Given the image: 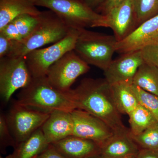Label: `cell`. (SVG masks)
Segmentation results:
<instances>
[{
  "mask_svg": "<svg viewBox=\"0 0 158 158\" xmlns=\"http://www.w3.org/2000/svg\"><path fill=\"white\" fill-rule=\"evenodd\" d=\"M117 42L114 35L81 29L74 51L88 65L105 71L113 60Z\"/></svg>",
  "mask_w": 158,
  "mask_h": 158,
  "instance_id": "277c9868",
  "label": "cell"
},
{
  "mask_svg": "<svg viewBox=\"0 0 158 158\" xmlns=\"http://www.w3.org/2000/svg\"><path fill=\"white\" fill-rule=\"evenodd\" d=\"M49 144L40 127L25 140L18 143L13 152L5 158H35Z\"/></svg>",
  "mask_w": 158,
  "mask_h": 158,
  "instance_id": "ac0fdd59",
  "label": "cell"
},
{
  "mask_svg": "<svg viewBox=\"0 0 158 158\" xmlns=\"http://www.w3.org/2000/svg\"><path fill=\"white\" fill-rule=\"evenodd\" d=\"M35 158H65L57 152L52 144Z\"/></svg>",
  "mask_w": 158,
  "mask_h": 158,
  "instance_id": "4dcf8cb0",
  "label": "cell"
},
{
  "mask_svg": "<svg viewBox=\"0 0 158 158\" xmlns=\"http://www.w3.org/2000/svg\"><path fill=\"white\" fill-rule=\"evenodd\" d=\"M51 144L65 158H88L100 152V144L74 135L68 136Z\"/></svg>",
  "mask_w": 158,
  "mask_h": 158,
  "instance_id": "5bb4252c",
  "label": "cell"
},
{
  "mask_svg": "<svg viewBox=\"0 0 158 158\" xmlns=\"http://www.w3.org/2000/svg\"><path fill=\"white\" fill-rule=\"evenodd\" d=\"M0 34H2L7 38L15 41L20 42L22 40L16 27L12 22L0 29Z\"/></svg>",
  "mask_w": 158,
  "mask_h": 158,
  "instance_id": "f1b7e54d",
  "label": "cell"
},
{
  "mask_svg": "<svg viewBox=\"0 0 158 158\" xmlns=\"http://www.w3.org/2000/svg\"><path fill=\"white\" fill-rule=\"evenodd\" d=\"M140 149L128 130L115 133L102 144L100 154L103 158H124L138 156Z\"/></svg>",
  "mask_w": 158,
  "mask_h": 158,
  "instance_id": "9a60e30c",
  "label": "cell"
},
{
  "mask_svg": "<svg viewBox=\"0 0 158 158\" xmlns=\"http://www.w3.org/2000/svg\"><path fill=\"white\" fill-rule=\"evenodd\" d=\"M124 158H137V156H131L127 157Z\"/></svg>",
  "mask_w": 158,
  "mask_h": 158,
  "instance_id": "d590c367",
  "label": "cell"
},
{
  "mask_svg": "<svg viewBox=\"0 0 158 158\" xmlns=\"http://www.w3.org/2000/svg\"><path fill=\"white\" fill-rule=\"evenodd\" d=\"M130 132L132 135H137L158 122L147 109L139 104L128 115Z\"/></svg>",
  "mask_w": 158,
  "mask_h": 158,
  "instance_id": "44dd1931",
  "label": "cell"
},
{
  "mask_svg": "<svg viewBox=\"0 0 158 158\" xmlns=\"http://www.w3.org/2000/svg\"><path fill=\"white\" fill-rule=\"evenodd\" d=\"M41 11L29 0H0V29L19 15L38 16Z\"/></svg>",
  "mask_w": 158,
  "mask_h": 158,
  "instance_id": "e0dca14e",
  "label": "cell"
},
{
  "mask_svg": "<svg viewBox=\"0 0 158 158\" xmlns=\"http://www.w3.org/2000/svg\"><path fill=\"white\" fill-rule=\"evenodd\" d=\"M132 85L123 82L111 85L114 102L121 114L128 115L139 104Z\"/></svg>",
  "mask_w": 158,
  "mask_h": 158,
  "instance_id": "d6986e66",
  "label": "cell"
},
{
  "mask_svg": "<svg viewBox=\"0 0 158 158\" xmlns=\"http://www.w3.org/2000/svg\"><path fill=\"white\" fill-rule=\"evenodd\" d=\"M133 84L158 96V68L144 62L137 70Z\"/></svg>",
  "mask_w": 158,
  "mask_h": 158,
  "instance_id": "ffe728a7",
  "label": "cell"
},
{
  "mask_svg": "<svg viewBox=\"0 0 158 158\" xmlns=\"http://www.w3.org/2000/svg\"><path fill=\"white\" fill-rule=\"evenodd\" d=\"M158 37V14L137 27L127 37L117 42L116 52L124 54L141 50L152 44Z\"/></svg>",
  "mask_w": 158,
  "mask_h": 158,
  "instance_id": "4fadbf2b",
  "label": "cell"
},
{
  "mask_svg": "<svg viewBox=\"0 0 158 158\" xmlns=\"http://www.w3.org/2000/svg\"><path fill=\"white\" fill-rule=\"evenodd\" d=\"M103 158L102 157V156L100 154L97 155L93 156L90 157V158Z\"/></svg>",
  "mask_w": 158,
  "mask_h": 158,
  "instance_id": "836d02e7",
  "label": "cell"
},
{
  "mask_svg": "<svg viewBox=\"0 0 158 158\" xmlns=\"http://www.w3.org/2000/svg\"><path fill=\"white\" fill-rule=\"evenodd\" d=\"M0 158H4L2 156H0Z\"/></svg>",
  "mask_w": 158,
  "mask_h": 158,
  "instance_id": "8d00e7d4",
  "label": "cell"
},
{
  "mask_svg": "<svg viewBox=\"0 0 158 158\" xmlns=\"http://www.w3.org/2000/svg\"><path fill=\"white\" fill-rule=\"evenodd\" d=\"M36 6L48 8L57 15L70 28H93L103 17L82 0H29Z\"/></svg>",
  "mask_w": 158,
  "mask_h": 158,
  "instance_id": "5b68a950",
  "label": "cell"
},
{
  "mask_svg": "<svg viewBox=\"0 0 158 158\" xmlns=\"http://www.w3.org/2000/svg\"><path fill=\"white\" fill-rule=\"evenodd\" d=\"M73 122V135L88 139L101 145L115 134L104 121L79 109L71 112Z\"/></svg>",
  "mask_w": 158,
  "mask_h": 158,
  "instance_id": "8fae6325",
  "label": "cell"
},
{
  "mask_svg": "<svg viewBox=\"0 0 158 158\" xmlns=\"http://www.w3.org/2000/svg\"><path fill=\"white\" fill-rule=\"evenodd\" d=\"M137 158H158V152L141 149L137 156Z\"/></svg>",
  "mask_w": 158,
  "mask_h": 158,
  "instance_id": "1f68e13d",
  "label": "cell"
},
{
  "mask_svg": "<svg viewBox=\"0 0 158 158\" xmlns=\"http://www.w3.org/2000/svg\"><path fill=\"white\" fill-rule=\"evenodd\" d=\"M91 9L96 11L103 4L106 0H82Z\"/></svg>",
  "mask_w": 158,
  "mask_h": 158,
  "instance_id": "d6a6232c",
  "label": "cell"
},
{
  "mask_svg": "<svg viewBox=\"0 0 158 158\" xmlns=\"http://www.w3.org/2000/svg\"><path fill=\"white\" fill-rule=\"evenodd\" d=\"M125 0H106L103 4L97 9V12L104 15L113 8L117 7Z\"/></svg>",
  "mask_w": 158,
  "mask_h": 158,
  "instance_id": "f546056e",
  "label": "cell"
},
{
  "mask_svg": "<svg viewBox=\"0 0 158 158\" xmlns=\"http://www.w3.org/2000/svg\"><path fill=\"white\" fill-rule=\"evenodd\" d=\"M41 128L49 144L73 135V122L71 113L59 110L52 112Z\"/></svg>",
  "mask_w": 158,
  "mask_h": 158,
  "instance_id": "2e32d148",
  "label": "cell"
},
{
  "mask_svg": "<svg viewBox=\"0 0 158 158\" xmlns=\"http://www.w3.org/2000/svg\"><path fill=\"white\" fill-rule=\"evenodd\" d=\"M89 65L74 51H69L49 68L46 77L54 88L67 92L76 80L90 70Z\"/></svg>",
  "mask_w": 158,
  "mask_h": 158,
  "instance_id": "ba28073f",
  "label": "cell"
},
{
  "mask_svg": "<svg viewBox=\"0 0 158 158\" xmlns=\"http://www.w3.org/2000/svg\"><path fill=\"white\" fill-rule=\"evenodd\" d=\"M132 88L139 104L147 109L158 122V96L132 85Z\"/></svg>",
  "mask_w": 158,
  "mask_h": 158,
  "instance_id": "cb8c5ba5",
  "label": "cell"
},
{
  "mask_svg": "<svg viewBox=\"0 0 158 158\" xmlns=\"http://www.w3.org/2000/svg\"><path fill=\"white\" fill-rule=\"evenodd\" d=\"M38 16L39 22L34 31L21 41H15L7 57H25L31 51L62 40L72 29L51 10L41 11Z\"/></svg>",
  "mask_w": 158,
  "mask_h": 158,
  "instance_id": "3957f363",
  "label": "cell"
},
{
  "mask_svg": "<svg viewBox=\"0 0 158 158\" xmlns=\"http://www.w3.org/2000/svg\"><path fill=\"white\" fill-rule=\"evenodd\" d=\"M80 30L71 29L62 40L45 48L31 51L25 56L33 78L46 76L51 66L69 51L73 50Z\"/></svg>",
  "mask_w": 158,
  "mask_h": 158,
  "instance_id": "8992f818",
  "label": "cell"
},
{
  "mask_svg": "<svg viewBox=\"0 0 158 158\" xmlns=\"http://www.w3.org/2000/svg\"><path fill=\"white\" fill-rule=\"evenodd\" d=\"M137 26L158 14V0H133Z\"/></svg>",
  "mask_w": 158,
  "mask_h": 158,
  "instance_id": "7402d4cb",
  "label": "cell"
},
{
  "mask_svg": "<svg viewBox=\"0 0 158 158\" xmlns=\"http://www.w3.org/2000/svg\"><path fill=\"white\" fill-rule=\"evenodd\" d=\"M11 22L16 27L23 40L34 31L39 22V18L38 16L23 14L15 18Z\"/></svg>",
  "mask_w": 158,
  "mask_h": 158,
  "instance_id": "d4e9b609",
  "label": "cell"
},
{
  "mask_svg": "<svg viewBox=\"0 0 158 158\" xmlns=\"http://www.w3.org/2000/svg\"><path fill=\"white\" fill-rule=\"evenodd\" d=\"M76 109L100 118L115 133L127 131L113 100L111 85L104 79L85 78L75 89L68 91Z\"/></svg>",
  "mask_w": 158,
  "mask_h": 158,
  "instance_id": "6da1fadb",
  "label": "cell"
},
{
  "mask_svg": "<svg viewBox=\"0 0 158 158\" xmlns=\"http://www.w3.org/2000/svg\"><path fill=\"white\" fill-rule=\"evenodd\" d=\"M50 114L20 104L16 100L13 102L6 116L9 128L17 144L40 128Z\"/></svg>",
  "mask_w": 158,
  "mask_h": 158,
  "instance_id": "9c48e42d",
  "label": "cell"
},
{
  "mask_svg": "<svg viewBox=\"0 0 158 158\" xmlns=\"http://www.w3.org/2000/svg\"><path fill=\"white\" fill-rule=\"evenodd\" d=\"M33 79L25 57L0 59V94L5 103L15 91L27 87Z\"/></svg>",
  "mask_w": 158,
  "mask_h": 158,
  "instance_id": "52a82bcc",
  "label": "cell"
},
{
  "mask_svg": "<svg viewBox=\"0 0 158 158\" xmlns=\"http://www.w3.org/2000/svg\"><path fill=\"white\" fill-rule=\"evenodd\" d=\"M144 62L141 50L122 54L104 71L105 79L111 85L123 82L133 84L137 70Z\"/></svg>",
  "mask_w": 158,
  "mask_h": 158,
  "instance_id": "7c38bea8",
  "label": "cell"
},
{
  "mask_svg": "<svg viewBox=\"0 0 158 158\" xmlns=\"http://www.w3.org/2000/svg\"><path fill=\"white\" fill-rule=\"evenodd\" d=\"M17 143L11 131L6 115L1 113L0 115V146L1 152L6 153V148L9 147L15 148Z\"/></svg>",
  "mask_w": 158,
  "mask_h": 158,
  "instance_id": "484cf974",
  "label": "cell"
},
{
  "mask_svg": "<svg viewBox=\"0 0 158 158\" xmlns=\"http://www.w3.org/2000/svg\"><path fill=\"white\" fill-rule=\"evenodd\" d=\"M141 51L144 62L158 68V44H149Z\"/></svg>",
  "mask_w": 158,
  "mask_h": 158,
  "instance_id": "4316f807",
  "label": "cell"
},
{
  "mask_svg": "<svg viewBox=\"0 0 158 158\" xmlns=\"http://www.w3.org/2000/svg\"><path fill=\"white\" fill-rule=\"evenodd\" d=\"M131 135L139 147H141V149L158 152V122L139 135Z\"/></svg>",
  "mask_w": 158,
  "mask_h": 158,
  "instance_id": "603a6c76",
  "label": "cell"
},
{
  "mask_svg": "<svg viewBox=\"0 0 158 158\" xmlns=\"http://www.w3.org/2000/svg\"><path fill=\"white\" fill-rule=\"evenodd\" d=\"M16 101L49 113L57 110L71 112L76 109L68 91L63 92L54 88L46 76L33 78L31 83L18 94Z\"/></svg>",
  "mask_w": 158,
  "mask_h": 158,
  "instance_id": "7a4b0ae2",
  "label": "cell"
},
{
  "mask_svg": "<svg viewBox=\"0 0 158 158\" xmlns=\"http://www.w3.org/2000/svg\"><path fill=\"white\" fill-rule=\"evenodd\" d=\"M152 44H158V37L156 38L155 40L153 42Z\"/></svg>",
  "mask_w": 158,
  "mask_h": 158,
  "instance_id": "e575fe53",
  "label": "cell"
},
{
  "mask_svg": "<svg viewBox=\"0 0 158 158\" xmlns=\"http://www.w3.org/2000/svg\"><path fill=\"white\" fill-rule=\"evenodd\" d=\"M15 41L0 34V59L7 57L13 49Z\"/></svg>",
  "mask_w": 158,
  "mask_h": 158,
  "instance_id": "83f0119b",
  "label": "cell"
},
{
  "mask_svg": "<svg viewBox=\"0 0 158 158\" xmlns=\"http://www.w3.org/2000/svg\"><path fill=\"white\" fill-rule=\"evenodd\" d=\"M98 27L112 29L117 42L127 37L138 27L133 0H125L103 15L102 18L94 24L93 28Z\"/></svg>",
  "mask_w": 158,
  "mask_h": 158,
  "instance_id": "30bf717a",
  "label": "cell"
}]
</instances>
